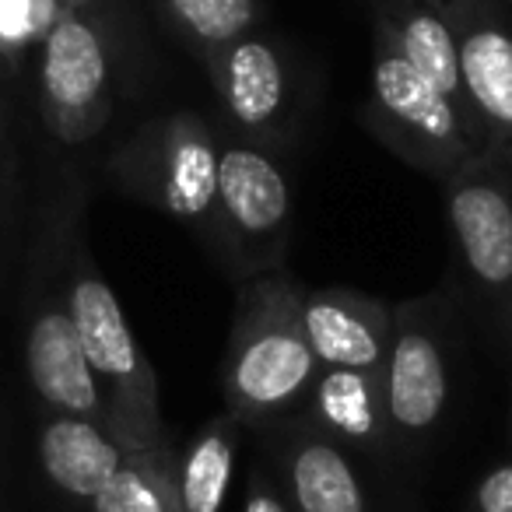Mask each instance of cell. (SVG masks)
Here are the masks:
<instances>
[{
    "mask_svg": "<svg viewBox=\"0 0 512 512\" xmlns=\"http://www.w3.org/2000/svg\"><path fill=\"white\" fill-rule=\"evenodd\" d=\"M306 295L285 274L246 285L225 355V397L235 418H281L306 400L320 379V358L302 323Z\"/></svg>",
    "mask_w": 512,
    "mask_h": 512,
    "instance_id": "obj_1",
    "label": "cell"
},
{
    "mask_svg": "<svg viewBox=\"0 0 512 512\" xmlns=\"http://www.w3.org/2000/svg\"><path fill=\"white\" fill-rule=\"evenodd\" d=\"M67 313L81 337L85 358L106 400V428L123 449L165 446L158 383L148 355L137 344L120 299L88 260H78L67 285Z\"/></svg>",
    "mask_w": 512,
    "mask_h": 512,
    "instance_id": "obj_2",
    "label": "cell"
},
{
    "mask_svg": "<svg viewBox=\"0 0 512 512\" xmlns=\"http://www.w3.org/2000/svg\"><path fill=\"white\" fill-rule=\"evenodd\" d=\"M109 172L137 200L204 228L225 246L218 211V141L204 116L183 109L148 120L109 158Z\"/></svg>",
    "mask_w": 512,
    "mask_h": 512,
    "instance_id": "obj_3",
    "label": "cell"
},
{
    "mask_svg": "<svg viewBox=\"0 0 512 512\" xmlns=\"http://www.w3.org/2000/svg\"><path fill=\"white\" fill-rule=\"evenodd\" d=\"M369 116L376 134L397 155L435 176H449L484 151L467 109L383 43H376L369 71Z\"/></svg>",
    "mask_w": 512,
    "mask_h": 512,
    "instance_id": "obj_4",
    "label": "cell"
},
{
    "mask_svg": "<svg viewBox=\"0 0 512 512\" xmlns=\"http://www.w3.org/2000/svg\"><path fill=\"white\" fill-rule=\"evenodd\" d=\"M43 123L60 144H85L113 116L109 50L99 25L81 11H64L50 25L39 60Z\"/></svg>",
    "mask_w": 512,
    "mask_h": 512,
    "instance_id": "obj_5",
    "label": "cell"
},
{
    "mask_svg": "<svg viewBox=\"0 0 512 512\" xmlns=\"http://www.w3.org/2000/svg\"><path fill=\"white\" fill-rule=\"evenodd\" d=\"M218 211L225 249L246 256L249 271L274 264L292 221L285 172L267 151L246 141L218 144Z\"/></svg>",
    "mask_w": 512,
    "mask_h": 512,
    "instance_id": "obj_6",
    "label": "cell"
},
{
    "mask_svg": "<svg viewBox=\"0 0 512 512\" xmlns=\"http://www.w3.org/2000/svg\"><path fill=\"white\" fill-rule=\"evenodd\" d=\"M446 211L470 278L498 295L512 285V176L495 155L467 158L446 176Z\"/></svg>",
    "mask_w": 512,
    "mask_h": 512,
    "instance_id": "obj_7",
    "label": "cell"
},
{
    "mask_svg": "<svg viewBox=\"0 0 512 512\" xmlns=\"http://www.w3.org/2000/svg\"><path fill=\"white\" fill-rule=\"evenodd\" d=\"M383 404L390 432L397 435H428L449 404L442 337L414 306L393 316V337L383 365Z\"/></svg>",
    "mask_w": 512,
    "mask_h": 512,
    "instance_id": "obj_8",
    "label": "cell"
},
{
    "mask_svg": "<svg viewBox=\"0 0 512 512\" xmlns=\"http://www.w3.org/2000/svg\"><path fill=\"white\" fill-rule=\"evenodd\" d=\"M460 53V99L484 151L512 165V32L484 15L446 8Z\"/></svg>",
    "mask_w": 512,
    "mask_h": 512,
    "instance_id": "obj_9",
    "label": "cell"
},
{
    "mask_svg": "<svg viewBox=\"0 0 512 512\" xmlns=\"http://www.w3.org/2000/svg\"><path fill=\"white\" fill-rule=\"evenodd\" d=\"M204 64L232 127L249 137H264L278 123H285L292 78H288L285 57L274 50L271 39L246 32L207 53Z\"/></svg>",
    "mask_w": 512,
    "mask_h": 512,
    "instance_id": "obj_10",
    "label": "cell"
},
{
    "mask_svg": "<svg viewBox=\"0 0 512 512\" xmlns=\"http://www.w3.org/2000/svg\"><path fill=\"white\" fill-rule=\"evenodd\" d=\"M25 365H29L32 390L53 414L88 418L106 428V400L67 313V302H43L32 313L29 334H25Z\"/></svg>",
    "mask_w": 512,
    "mask_h": 512,
    "instance_id": "obj_11",
    "label": "cell"
},
{
    "mask_svg": "<svg viewBox=\"0 0 512 512\" xmlns=\"http://www.w3.org/2000/svg\"><path fill=\"white\" fill-rule=\"evenodd\" d=\"M302 323L320 365L383 376L393 337V316L383 302L344 288H323L302 299Z\"/></svg>",
    "mask_w": 512,
    "mask_h": 512,
    "instance_id": "obj_12",
    "label": "cell"
},
{
    "mask_svg": "<svg viewBox=\"0 0 512 512\" xmlns=\"http://www.w3.org/2000/svg\"><path fill=\"white\" fill-rule=\"evenodd\" d=\"M127 449L102 425L71 414H53L39 432V463L60 491L92 502L120 470Z\"/></svg>",
    "mask_w": 512,
    "mask_h": 512,
    "instance_id": "obj_13",
    "label": "cell"
},
{
    "mask_svg": "<svg viewBox=\"0 0 512 512\" xmlns=\"http://www.w3.org/2000/svg\"><path fill=\"white\" fill-rule=\"evenodd\" d=\"M376 43L393 50L407 67H414L421 78L463 106L456 32L446 8H439L435 0H418V4L386 11L376 25Z\"/></svg>",
    "mask_w": 512,
    "mask_h": 512,
    "instance_id": "obj_14",
    "label": "cell"
},
{
    "mask_svg": "<svg viewBox=\"0 0 512 512\" xmlns=\"http://www.w3.org/2000/svg\"><path fill=\"white\" fill-rule=\"evenodd\" d=\"M288 484L299 512H365V491L341 446L309 435L292 449Z\"/></svg>",
    "mask_w": 512,
    "mask_h": 512,
    "instance_id": "obj_15",
    "label": "cell"
},
{
    "mask_svg": "<svg viewBox=\"0 0 512 512\" xmlns=\"http://www.w3.org/2000/svg\"><path fill=\"white\" fill-rule=\"evenodd\" d=\"M313 404L323 425L348 442H383L390 432L379 372L327 369L313 386Z\"/></svg>",
    "mask_w": 512,
    "mask_h": 512,
    "instance_id": "obj_16",
    "label": "cell"
},
{
    "mask_svg": "<svg viewBox=\"0 0 512 512\" xmlns=\"http://www.w3.org/2000/svg\"><path fill=\"white\" fill-rule=\"evenodd\" d=\"M179 460L169 442L158 449H130L120 470L92 498V512H179Z\"/></svg>",
    "mask_w": 512,
    "mask_h": 512,
    "instance_id": "obj_17",
    "label": "cell"
},
{
    "mask_svg": "<svg viewBox=\"0 0 512 512\" xmlns=\"http://www.w3.org/2000/svg\"><path fill=\"white\" fill-rule=\"evenodd\" d=\"M235 470V425L218 418L186 449L176 470L179 512H221Z\"/></svg>",
    "mask_w": 512,
    "mask_h": 512,
    "instance_id": "obj_18",
    "label": "cell"
},
{
    "mask_svg": "<svg viewBox=\"0 0 512 512\" xmlns=\"http://www.w3.org/2000/svg\"><path fill=\"white\" fill-rule=\"evenodd\" d=\"M162 25L200 60L218 46L253 32L256 0H151Z\"/></svg>",
    "mask_w": 512,
    "mask_h": 512,
    "instance_id": "obj_19",
    "label": "cell"
},
{
    "mask_svg": "<svg viewBox=\"0 0 512 512\" xmlns=\"http://www.w3.org/2000/svg\"><path fill=\"white\" fill-rule=\"evenodd\" d=\"M477 512H512V463L488 470L474 491Z\"/></svg>",
    "mask_w": 512,
    "mask_h": 512,
    "instance_id": "obj_20",
    "label": "cell"
},
{
    "mask_svg": "<svg viewBox=\"0 0 512 512\" xmlns=\"http://www.w3.org/2000/svg\"><path fill=\"white\" fill-rule=\"evenodd\" d=\"M22 29H29V4L25 0H0V43L18 39Z\"/></svg>",
    "mask_w": 512,
    "mask_h": 512,
    "instance_id": "obj_21",
    "label": "cell"
},
{
    "mask_svg": "<svg viewBox=\"0 0 512 512\" xmlns=\"http://www.w3.org/2000/svg\"><path fill=\"white\" fill-rule=\"evenodd\" d=\"M242 512H288L285 502L274 495L271 484L260 481V474H253V484H249V495H246V509Z\"/></svg>",
    "mask_w": 512,
    "mask_h": 512,
    "instance_id": "obj_22",
    "label": "cell"
},
{
    "mask_svg": "<svg viewBox=\"0 0 512 512\" xmlns=\"http://www.w3.org/2000/svg\"><path fill=\"white\" fill-rule=\"evenodd\" d=\"M71 4H78V8H95V4H102V0H71Z\"/></svg>",
    "mask_w": 512,
    "mask_h": 512,
    "instance_id": "obj_23",
    "label": "cell"
},
{
    "mask_svg": "<svg viewBox=\"0 0 512 512\" xmlns=\"http://www.w3.org/2000/svg\"><path fill=\"white\" fill-rule=\"evenodd\" d=\"M509 320H512V285H509Z\"/></svg>",
    "mask_w": 512,
    "mask_h": 512,
    "instance_id": "obj_24",
    "label": "cell"
},
{
    "mask_svg": "<svg viewBox=\"0 0 512 512\" xmlns=\"http://www.w3.org/2000/svg\"><path fill=\"white\" fill-rule=\"evenodd\" d=\"M0 127H4V109H0Z\"/></svg>",
    "mask_w": 512,
    "mask_h": 512,
    "instance_id": "obj_25",
    "label": "cell"
}]
</instances>
